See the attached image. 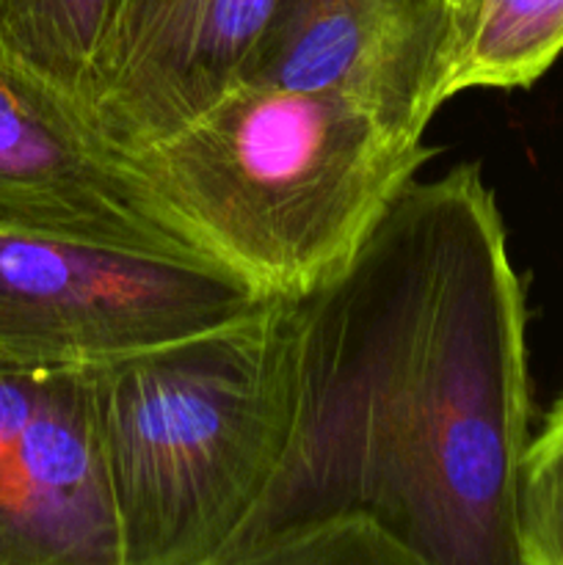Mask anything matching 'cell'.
Listing matches in <instances>:
<instances>
[{
    "label": "cell",
    "instance_id": "obj_7",
    "mask_svg": "<svg viewBox=\"0 0 563 565\" xmlns=\"http://www.w3.org/2000/svg\"><path fill=\"white\" fill-rule=\"evenodd\" d=\"M450 0H274L237 81L329 92L423 138L450 99Z\"/></svg>",
    "mask_w": 563,
    "mask_h": 565
},
{
    "label": "cell",
    "instance_id": "obj_8",
    "mask_svg": "<svg viewBox=\"0 0 563 565\" xmlns=\"http://www.w3.org/2000/svg\"><path fill=\"white\" fill-rule=\"evenodd\" d=\"M274 0H116L77 105L121 152H138L237 83Z\"/></svg>",
    "mask_w": 563,
    "mask_h": 565
},
{
    "label": "cell",
    "instance_id": "obj_9",
    "mask_svg": "<svg viewBox=\"0 0 563 565\" xmlns=\"http://www.w3.org/2000/svg\"><path fill=\"white\" fill-rule=\"evenodd\" d=\"M563 53V0H458L450 97L533 86Z\"/></svg>",
    "mask_w": 563,
    "mask_h": 565
},
{
    "label": "cell",
    "instance_id": "obj_1",
    "mask_svg": "<svg viewBox=\"0 0 563 565\" xmlns=\"http://www.w3.org/2000/svg\"><path fill=\"white\" fill-rule=\"evenodd\" d=\"M524 323L478 166L412 177L293 298L290 434L219 565H519Z\"/></svg>",
    "mask_w": 563,
    "mask_h": 565
},
{
    "label": "cell",
    "instance_id": "obj_11",
    "mask_svg": "<svg viewBox=\"0 0 563 565\" xmlns=\"http://www.w3.org/2000/svg\"><path fill=\"white\" fill-rule=\"evenodd\" d=\"M513 535L519 565H563V395L519 456Z\"/></svg>",
    "mask_w": 563,
    "mask_h": 565
},
{
    "label": "cell",
    "instance_id": "obj_5",
    "mask_svg": "<svg viewBox=\"0 0 563 565\" xmlns=\"http://www.w3.org/2000/svg\"><path fill=\"white\" fill-rule=\"evenodd\" d=\"M0 230L215 263L81 105L3 50Z\"/></svg>",
    "mask_w": 563,
    "mask_h": 565
},
{
    "label": "cell",
    "instance_id": "obj_12",
    "mask_svg": "<svg viewBox=\"0 0 563 565\" xmlns=\"http://www.w3.org/2000/svg\"><path fill=\"white\" fill-rule=\"evenodd\" d=\"M450 3H453V6H456V3H458V0H450Z\"/></svg>",
    "mask_w": 563,
    "mask_h": 565
},
{
    "label": "cell",
    "instance_id": "obj_10",
    "mask_svg": "<svg viewBox=\"0 0 563 565\" xmlns=\"http://www.w3.org/2000/svg\"><path fill=\"white\" fill-rule=\"evenodd\" d=\"M116 0H0V50L77 103Z\"/></svg>",
    "mask_w": 563,
    "mask_h": 565
},
{
    "label": "cell",
    "instance_id": "obj_4",
    "mask_svg": "<svg viewBox=\"0 0 563 565\" xmlns=\"http://www.w3.org/2000/svg\"><path fill=\"white\" fill-rule=\"evenodd\" d=\"M270 298L224 265L0 230V348L31 362L92 367Z\"/></svg>",
    "mask_w": 563,
    "mask_h": 565
},
{
    "label": "cell",
    "instance_id": "obj_2",
    "mask_svg": "<svg viewBox=\"0 0 563 565\" xmlns=\"http://www.w3.org/2000/svg\"><path fill=\"white\" fill-rule=\"evenodd\" d=\"M88 375L119 565H219L290 434L293 298Z\"/></svg>",
    "mask_w": 563,
    "mask_h": 565
},
{
    "label": "cell",
    "instance_id": "obj_3",
    "mask_svg": "<svg viewBox=\"0 0 563 565\" xmlns=\"http://www.w3.org/2000/svg\"><path fill=\"white\" fill-rule=\"evenodd\" d=\"M431 154L340 94L237 81L127 158L215 263L296 298L351 259Z\"/></svg>",
    "mask_w": 563,
    "mask_h": 565
},
{
    "label": "cell",
    "instance_id": "obj_6",
    "mask_svg": "<svg viewBox=\"0 0 563 565\" xmlns=\"http://www.w3.org/2000/svg\"><path fill=\"white\" fill-rule=\"evenodd\" d=\"M0 565H119L88 367L3 348Z\"/></svg>",
    "mask_w": 563,
    "mask_h": 565
}]
</instances>
